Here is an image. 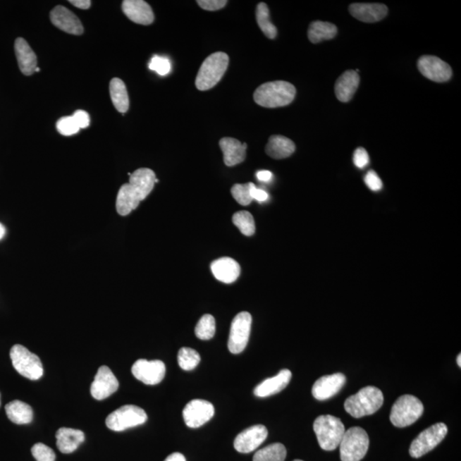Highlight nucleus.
Wrapping results in <instances>:
<instances>
[{
  "mask_svg": "<svg viewBox=\"0 0 461 461\" xmlns=\"http://www.w3.org/2000/svg\"><path fill=\"white\" fill-rule=\"evenodd\" d=\"M156 179V173L149 168H139L131 173L128 183L120 188L117 195V213L126 216L136 209L152 192Z\"/></svg>",
  "mask_w": 461,
  "mask_h": 461,
  "instance_id": "nucleus-1",
  "label": "nucleus"
},
{
  "mask_svg": "<svg viewBox=\"0 0 461 461\" xmlns=\"http://www.w3.org/2000/svg\"><path fill=\"white\" fill-rule=\"evenodd\" d=\"M296 92L293 84L276 80L261 85L254 92V100L264 108L284 107L293 103Z\"/></svg>",
  "mask_w": 461,
  "mask_h": 461,
  "instance_id": "nucleus-2",
  "label": "nucleus"
},
{
  "mask_svg": "<svg viewBox=\"0 0 461 461\" xmlns=\"http://www.w3.org/2000/svg\"><path fill=\"white\" fill-rule=\"evenodd\" d=\"M383 404V392L377 387L367 386L347 398L345 408L352 417L359 419L375 414Z\"/></svg>",
  "mask_w": 461,
  "mask_h": 461,
  "instance_id": "nucleus-3",
  "label": "nucleus"
},
{
  "mask_svg": "<svg viewBox=\"0 0 461 461\" xmlns=\"http://www.w3.org/2000/svg\"><path fill=\"white\" fill-rule=\"evenodd\" d=\"M314 431L319 447L323 450L333 451L340 444L345 434V427L342 420L335 416L321 415L314 420Z\"/></svg>",
  "mask_w": 461,
  "mask_h": 461,
  "instance_id": "nucleus-4",
  "label": "nucleus"
},
{
  "mask_svg": "<svg viewBox=\"0 0 461 461\" xmlns=\"http://www.w3.org/2000/svg\"><path fill=\"white\" fill-rule=\"evenodd\" d=\"M229 56L224 52L218 51L208 56L202 64L196 78V87L200 91H207L220 82L228 70Z\"/></svg>",
  "mask_w": 461,
  "mask_h": 461,
  "instance_id": "nucleus-5",
  "label": "nucleus"
},
{
  "mask_svg": "<svg viewBox=\"0 0 461 461\" xmlns=\"http://www.w3.org/2000/svg\"><path fill=\"white\" fill-rule=\"evenodd\" d=\"M424 405L416 396L404 395L396 400L392 406L390 419L392 424L398 428L411 426L422 417Z\"/></svg>",
  "mask_w": 461,
  "mask_h": 461,
  "instance_id": "nucleus-6",
  "label": "nucleus"
},
{
  "mask_svg": "<svg viewBox=\"0 0 461 461\" xmlns=\"http://www.w3.org/2000/svg\"><path fill=\"white\" fill-rule=\"evenodd\" d=\"M342 461H361L369 448V436L361 427H352L345 431L340 444Z\"/></svg>",
  "mask_w": 461,
  "mask_h": 461,
  "instance_id": "nucleus-7",
  "label": "nucleus"
},
{
  "mask_svg": "<svg viewBox=\"0 0 461 461\" xmlns=\"http://www.w3.org/2000/svg\"><path fill=\"white\" fill-rule=\"evenodd\" d=\"M10 357L16 371L23 377L30 380H38L42 377L44 369L42 361L27 348L14 345L11 348Z\"/></svg>",
  "mask_w": 461,
  "mask_h": 461,
  "instance_id": "nucleus-8",
  "label": "nucleus"
},
{
  "mask_svg": "<svg viewBox=\"0 0 461 461\" xmlns=\"http://www.w3.org/2000/svg\"><path fill=\"white\" fill-rule=\"evenodd\" d=\"M147 412L140 407L126 405L111 412L105 423L109 429L114 431H123L129 428L140 426L147 422Z\"/></svg>",
  "mask_w": 461,
  "mask_h": 461,
  "instance_id": "nucleus-9",
  "label": "nucleus"
},
{
  "mask_svg": "<svg viewBox=\"0 0 461 461\" xmlns=\"http://www.w3.org/2000/svg\"><path fill=\"white\" fill-rule=\"evenodd\" d=\"M448 434V427L443 423H436L424 430L411 444L410 454L412 458H420L434 450Z\"/></svg>",
  "mask_w": 461,
  "mask_h": 461,
  "instance_id": "nucleus-10",
  "label": "nucleus"
},
{
  "mask_svg": "<svg viewBox=\"0 0 461 461\" xmlns=\"http://www.w3.org/2000/svg\"><path fill=\"white\" fill-rule=\"evenodd\" d=\"M252 317L248 312L238 314L230 325L228 350L234 355L240 354L248 345Z\"/></svg>",
  "mask_w": 461,
  "mask_h": 461,
  "instance_id": "nucleus-11",
  "label": "nucleus"
},
{
  "mask_svg": "<svg viewBox=\"0 0 461 461\" xmlns=\"http://www.w3.org/2000/svg\"><path fill=\"white\" fill-rule=\"evenodd\" d=\"M132 374L140 381L148 386H155L163 381L165 377V364L159 359H137L132 367Z\"/></svg>",
  "mask_w": 461,
  "mask_h": 461,
  "instance_id": "nucleus-12",
  "label": "nucleus"
},
{
  "mask_svg": "<svg viewBox=\"0 0 461 461\" xmlns=\"http://www.w3.org/2000/svg\"><path fill=\"white\" fill-rule=\"evenodd\" d=\"M214 407L211 403L204 400H192L188 402L183 410L185 424L190 428L204 426L213 418Z\"/></svg>",
  "mask_w": 461,
  "mask_h": 461,
  "instance_id": "nucleus-13",
  "label": "nucleus"
},
{
  "mask_svg": "<svg viewBox=\"0 0 461 461\" xmlns=\"http://www.w3.org/2000/svg\"><path fill=\"white\" fill-rule=\"evenodd\" d=\"M418 68L424 77L436 82H448L452 77L451 67L438 56H422L418 61Z\"/></svg>",
  "mask_w": 461,
  "mask_h": 461,
  "instance_id": "nucleus-14",
  "label": "nucleus"
},
{
  "mask_svg": "<svg viewBox=\"0 0 461 461\" xmlns=\"http://www.w3.org/2000/svg\"><path fill=\"white\" fill-rule=\"evenodd\" d=\"M119 382L112 371L106 366L99 368L91 386L92 398L98 401L106 399L118 390Z\"/></svg>",
  "mask_w": 461,
  "mask_h": 461,
  "instance_id": "nucleus-15",
  "label": "nucleus"
},
{
  "mask_svg": "<svg viewBox=\"0 0 461 461\" xmlns=\"http://www.w3.org/2000/svg\"><path fill=\"white\" fill-rule=\"evenodd\" d=\"M268 430L264 426L257 424V426L246 429L237 436L234 440V448L238 452L248 454V453L256 450L268 438Z\"/></svg>",
  "mask_w": 461,
  "mask_h": 461,
  "instance_id": "nucleus-16",
  "label": "nucleus"
},
{
  "mask_svg": "<svg viewBox=\"0 0 461 461\" xmlns=\"http://www.w3.org/2000/svg\"><path fill=\"white\" fill-rule=\"evenodd\" d=\"M346 377L343 374L323 376L314 383L312 394L318 401H326L337 395L345 386Z\"/></svg>",
  "mask_w": 461,
  "mask_h": 461,
  "instance_id": "nucleus-17",
  "label": "nucleus"
},
{
  "mask_svg": "<svg viewBox=\"0 0 461 461\" xmlns=\"http://www.w3.org/2000/svg\"><path fill=\"white\" fill-rule=\"evenodd\" d=\"M51 22L66 33L82 35L84 28L82 22L72 11L63 6H58L51 11Z\"/></svg>",
  "mask_w": 461,
  "mask_h": 461,
  "instance_id": "nucleus-18",
  "label": "nucleus"
},
{
  "mask_svg": "<svg viewBox=\"0 0 461 461\" xmlns=\"http://www.w3.org/2000/svg\"><path fill=\"white\" fill-rule=\"evenodd\" d=\"M121 8L128 19L141 25H149L155 20L152 7L143 0H125Z\"/></svg>",
  "mask_w": 461,
  "mask_h": 461,
  "instance_id": "nucleus-19",
  "label": "nucleus"
},
{
  "mask_svg": "<svg viewBox=\"0 0 461 461\" xmlns=\"http://www.w3.org/2000/svg\"><path fill=\"white\" fill-rule=\"evenodd\" d=\"M350 14L363 23L381 21L388 14V8L383 4H352L349 8Z\"/></svg>",
  "mask_w": 461,
  "mask_h": 461,
  "instance_id": "nucleus-20",
  "label": "nucleus"
},
{
  "mask_svg": "<svg viewBox=\"0 0 461 461\" xmlns=\"http://www.w3.org/2000/svg\"><path fill=\"white\" fill-rule=\"evenodd\" d=\"M212 273L217 281L225 284L235 282L240 274V266L230 257H221L214 261L210 265Z\"/></svg>",
  "mask_w": 461,
  "mask_h": 461,
  "instance_id": "nucleus-21",
  "label": "nucleus"
},
{
  "mask_svg": "<svg viewBox=\"0 0 461 461\" xmlns=\"http://www.w3.org/2000/svg\"><path fill=\"white\" fill-rule=\"evenodd\" d=\"M293 374L288 369L281 370L273 378L266 379L254 390V395L257 398H268V396L280 393L288 386Z\"/></svg>",
  "mask_w": 461,
  "mask_h": 461,
  "instance_id": "nucleus-22",
  "label": "nucleus"
},
{
  "mask_svg": "<svg viewBox=\"0 0 461 461\" xmlns=\"http://www.w3.org/2000/svg\"><path fill=\"white\" fill-rule=\"evenodd\" d=\"M220 147L223 152L224 163L228 167H233L245 161L247 144H242L233 137H223L220 140Z\"/></svg>",
  "mask_w": 461,
  "mask_h": 461,
  "instance_id": "nucleus-23",
  "label": "nucleus"
},
{
  "mask_svg": "<svg viewBox=\"0 0 461 461\" xmlns=\"http://www.w3.org/2000/svg\"><path fill=\"white\" fill-rule=\"evenodd\" d=\"M15 52L17 56L20 70L23 75H32L37 68L36 56L30 44L23 38H18L15 42Z\"/></svg>",
  "mask_w": 461,
  "mask_h": 461,
  "instance_id": "nucleus-24",
  "label": "nucleus"
},
{
  "mask_svg": "<svg viewBox=\"0 0 461 461\" xmlns=\"http://www.w3.org/2000/svg\"><path fill=\"white\" fill-rule=\"evenodd\" d=\"M56 447L63 454L75 452L85 441L84 432L76 429L63 427L56 434Z\"/></svg>",
  "mask_w": 461,
  "mask_h": 461,
  "instance_id": "nucleus-25",
  "label": "nucleus"
},
{
  "mask_svg": "<svg viewBox=\"0 0 461 461\" xmlns=\"http://www.w3.org/2000/svg\"><path fill=\"white\" fill-rule=\"evenodd\" d=\"M359 84V76L355 70H348L339 77L335 84V94L343 103L353 98Z\"/></svg>",
  "mask_w": 461,
  "mask_h": 461,
  "instance_id": "nucleus-26",
  "label": "nucleus"
},
{
  "mask_svg": "<svg viewBox=\"0 0 461 461\" xmlns=\"http://www.w3.org/2000/svg\"><path fill=\"white\" fill-rule=\"evenodd\" d=\"M296 151V145L293 140L282 135H273L269 137L266 145V153L273 159H284L290 156Z\"/></svg>",
  "mask_w": 461,
  "mask_h": 461,
  "instance_id": "nucleus-27",
  "label": "nucleus"
},
{
  "mask_svg": "<svg viewBox=\"0 0 461 461\" xmlns=\"http://www.w3.org/2000/svg\"><path fill=\"white\" fill-rule=\"evenodd\" d=\"M8 419L17 424H27L33 420V410L28 404L18 401H12L6 406Z\"/></svg>",
  "mask_w": 461,
  "mask_h": 461,
  "instance_id": "nucleus-28",
  "label": "nucleus"
},
{
  "mask_svg": "<svg viewBox=\"0 0 461 461\" xmlns=\"http://www.w3.org/2000/svg\"><path fill=\"white\" fill-rule=\"evenodd\" d=\"M338 33V28L333 23L316 21L310 24L307 36L311 42L317 44L324 40L333 39Z\"/></svg>",
  "mask_w": 461,
  "mask_h": 461,
  "instance_id": "nucleus-29",
  "label": "nucleus"
},
{
  "mask_svg": "<svg viewBox=\"0 0 461 461\" xmlns=\"http://www.w3.org/2000/svg\"><path fill=\"white\" fill-rule=\"evenodd\" d=\"M110 94L117 111L126 113L129 109V98L126 85L119 78H113L110 83Z\"/></svg>",
  "mask_w": 461,
  "mask_h": 461,
  "instance_id": "nucleus-30",
  "label": "nucleus"
},
{
  "mask_svg": "<svg viewBox=\"0 0 461 461\" xmlns=\"http://www.w3.org/2000/svg\"><path fill=\"white\" fill-rule=\"evenodd\" d=\"M286 448L282 443H273L254 454L253 461H285Z\"/></svg>",
  "mask_w": 461,
  "mask_h": 461,
  "instance_id": "nucleus-31",
  "label": "nucleus"
},
{
  "mask_svg": "<svg viewBox=\"0 0 461 461\" xmlns=\"http://www.w3.org/2000/svg\"><path fill=\"white\" fill-rule=\"evenodd\" d=\"M257 21L264 34L273 39L278 34L277 27L270 21L269 9L266 4L260 3L257 7Z\"/></svg>",
  "mask_w": 461,
  "mask_h": 461,
  "instance_id": "nucleus-32",
  "label": "nucleus"
},
{
  "mask_svg": "<svg viewBox=\"0 0 461 461\" xmlns=\"http://www.w3.org/2000/svg\"><path fill=\"white\" fill-rule=\"evenodd\" d=\"M233 222L245 236H253L254 232H256V225H254L253 216L248 211L244 210V211L234 214Z\"/></svg>",
  "mask_w": 461,
  "mask_h": 461,
  "instance_id": "nucleus-33",
  "label": "nucleus"
},
{
  "mask_svg": "<svg viewBox=\"0 0 461 461\" xmlns=\"http://www.w3.org/2000/svg\"><path fill=\"white\" fill-rule=\"evenodd\" d=\"M201 361L200 355L191 348H181L178 353V363L181 369L191 371L196 368Z\"/></svg>",
  "mask_w": 461,
  "mask_h": 461,
  "instance_id": "nucleus-34",
  "label": "nucleus"
},
{
  "mask_svg": "<svg viewBox=\"0 0 461 461\" xmlns=\"http://www.w3.org/2000/svg\"><path fill=\"white\" fill-rule=\"evenodd\" d=\"M195 334L201 340H209L216 334V319L210 314H205L198 321Z\"/></svg>",
  "mask_w": 461,
  "mask_h": 461,
  "instance_id": "nucleus-35",
  "label": "nucleus"
},
{
  "mask_svg": "<svg viewBox=\"0 0 461 461\" xmlns=\"http://www.w3.org/2000/svg\"><path fill=\"white\" fill-rule=\"evenodd\" d=\"M253 183H246V184H236L234 185L232 189H230V192L233 194L234 199H235L238 204L244 206H247L252 203V185Z\"/></svg>",
  "mask_w": 461,
  "mask_h": 461,
  "instance_id": "nucleus-36",
  "label": "nucleus"
},
{
  "mask_svg": "<svg viewBox=\"0 0 461 461\" xmlns=\"http://www.w3.org/2000/svg\"><path fill=\"white\" fill-rule=\"evenodd\" d=\"M56 129L62 135L71 136L76 135L80 128L72 116H64L56 123Z\"/></svg>",
  "mask_w": 461,
  "mask_h": 461,
  "instance_id": "nucleus-37",
  "label": "nucleus"
},
{
  "mask_svg": "<svg viewBox=\"0 0 461 461\" xmlns=\"http://www.w3.org/2000/svg\"><path fill=\"white\" fill-rule=\"evenodd\" d=\"M31 452L37 461H55L56 460L54 451L42 443L35 444Z\"/></svg>",
  "mask_w": 461,
  "mask_h": 461,
  "instance_id": "nucleus-38",
  "label": "nucleus"
},
{
  "mask_svg": "<svg viewBox=\"0 0 461 461\" xmlns=\"http://www.w3.org/2000/svg\"><path fill=\"white\" fill-rule=\"evenodd\" d=\"M149 68L160 75H167L171 70V63L163 56H154L149 63Z\"/></svg>",
  "mask_w": 461,
  "mask_h": 461,
  "instance_id": "nucleus-39",
  "label": "nucleus"
},
{
  "mask_svg": "<svg viewBox=\"0 0 461 461\" xmlns=\"http://www.w3.org/2000/svg\"><path fill=\"white\" fill-rule=\"evenodd\" d=\"M197 3L202 9L214 11L222 9L228 4V1L226 0H197Z\"/></svg>",
  "mask_w": 461,
  "mask_h": 461,
  "instance_id": "nucleus-40",
  "label": "nucleus"
},
{
  "mask_svg": "<svg viewBox=\"0 0 461 461\" xmlns=\"http://www.w3.org/2000/svg\"><path fill=\"white\" fill-rule=\"evenodd\" d=\"M365 183L371 191L378 192L383 188L382 180L374 171H369L365 177Z\"/></svg>",
  "mask_w": 461,
  "mask_h": 461,
  "instance_id": "nucleus-41",
  "label": "nucleus"
},
{
  "mask_svg": "<svg viewBox=\"0 0 461 461\" xmlns=\"http://www.w3.org/2000/svg\"><path fill=\"white\" fill-rule=\"evenodd\" d=\"M369 156L365 149L359 147L354 153V164L359 168H364L369 164Z\"/></svg>",
  "mask_w": 461,
  "mask_h": 461,
  "instance_id": "nucleus-42",
  "label": "nucleus"
},
{
  "mask_svg": "<svg viewBox=\"0 0 461 461\" xmlns=\"http://www.w3.org/2000/svg\"><path fill=\"white\" fill-rule=\"evenodd\" d=\"M80 128H87L90 125V116L84 111H77L72 116Z\"/></svg>",
  "mask_w": 461,
  "mask_h": 461,
  "instance_id": "nucleus-43",
  "label": "nucleus"
},
{
  "mask_svg": "<svg viewBox=\"0 0 461 461\" xmlns=\"http://www.w3.org/2000/svg\"><path fill=\"white\" fill-rule=\"evenodd\" d=\"M252 199L257 200L258 202H265L268 200L269 194L266 193L264 190L257 188L256 185L252 184Z\"/></svg>",
  "mask_w": 461,
  "mask_h": 461,
  "instance_id": "nucleus-44",
  "label": "nucleus"
},
{
  "mask_svg": "<svg viewBox=\"0 0 461 461\" xmlns=\"http://www.w3.org/2000/svg\"><path fill=\"white\" fill-rule=\"evenodd\" d=\"M68 2L72 4V6L82 10H87L92 5L90 0H70V1Z\"/></svg>",
  "mask_w": 461,
  "mask_h": 461,
  "instance_id": "nucleus-45",
  "label": "nucleus"
},
{
  "mask_svg": "<svg viewBox=\"0 0 461 461\" xmlns=\"http://www.w3.org/2000/svg\"><path fill=\"white\" fill-rule=\"evenodd\" d=\"M257 179L262 182H269L272 180L273 173L269 171H262L257 173Z\"/></svg>",
  "mask_w": 461,
  "mask_h": 461,
  "instance_id": "nucleus-46",
  "label": "nucleus"
},
{
  "mask_svg": "<svg viewBox=\"0 0 461 461\" xmlns=\"http://www.w3.org/2000/svg\"><path fill=\"white\" fill-rule=\"evenodd\" d=\"M164 461H187L185 456L180 453H173V454L167 457Z\"/></svg>",
  "mask_w": 461,
  "mask_h": 461,
  "instance_id": "nucleus-47",
  "label": "nucleus"
},
{
  "mask_svg": "<svg viewBox=\"0 0 461 461\" xmlns=\"http://www.w3.org/2000/svg\"><path fill=\"white\" fill-rule=\"evenodd\" d=\"M6 233V230L5 226L0 223V240H1L4 237H5Z\"/></svg>",
  "mask_w": 461,
  "mask_h": 461,
  "instance_id": "nucleus-48",
  "label": "nucleus"
},
{
  "mask_svg": "<svg viewBox=\"0 0 461 461\" xmlns=\"http://www.w3.org/2000/svg\"><path fill=\"white\" fill-rule=\"evenodd\" d=\"M460 358H461V355L460 354L458 355V358H457V363H458L459 367H461Z\"/></svg>",
  "mask_w": 461,
  "mask_h": 461,
  "instance_id": "nucleus-49",
  "label": "nucleus"
},
{
  "mask_svg": "<svg viewBox=\"0 0 461 461\" xmlns=\"http://www.w3.org/2000/svg\"><path fill=\"white\" fill-rule=\"evenodd\" d=\"M39 68H36L35 72H39Z\"/></svg>",
  "mask_w": 461,
  "mask_h": 461,
  "instance_id": "nucleus-50",
  "label": "nucleus"
},
{
  "mask_svg": "<svg viewBox=\"0 0 461 461\" xmlns=\"http://www.w3.org/2000/svg\"><path fill=\"white\" fill-rule=\"evenodd\" d=\"M293 461H303V460H293Z\"/></svg>",
  "mask_w": 461,
  "mask_h": 461,
  "instance_id": "nucleus-51",
  "label": "nucleus"
},
{
  "mask_svg": "<svg viewBox=\"0 0 461 461\" xmlns=\"http://www.w3.org/2000/svg\"><path fill=\"white\" fill-rule=\"evenodd\" d=\"M0 403H1V402H0Z\"/></svg>",
  "mask_w": 461,
  "mask_h": 461,
  "instance_id": "nucleus-52",
  "label": "nucleus"
}]
</instances>
